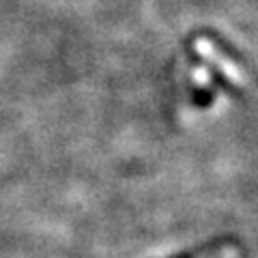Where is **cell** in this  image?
Returning <instances> with one entry per match:
<instances>
[{"instance_id": "6da1fadb", "label": "cell", "mask_w": 258, "mask_h": 258, "mask_svg": "<svg viewBox=\"0 0 258 258\" xmlns=\"http://www.w3.org/2000/svg\"><path fill=\"white\" fill-rule=\"evenodd\" d=\"M241 254V245L237 239L232 237H217L207 241L203 245H196L191 249H185L174 256L168 258H239Z\"/></svg>"}]
</instances>
